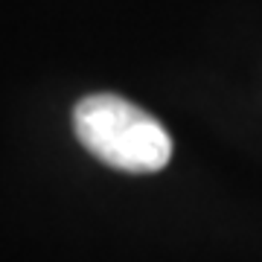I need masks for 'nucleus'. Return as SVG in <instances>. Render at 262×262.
<instances>
[{
	"label": "nucleus",
	"mask_w": 262,
	"mask_h": 262,
	"mask_svg": "<svg viewBox=\"0 0 262 262\" xmlns=\"http://www.w3.org/2000/svg\"><path fill=\"white\" fill-rule=\"evenodd\" d=\"M79 143L105 166L149 175L172 158V137L158 117L117 94H91L73 105Z\"/></svg>",
	"instance_id": "obj_1"
}]
</instances>
